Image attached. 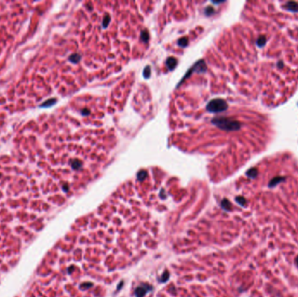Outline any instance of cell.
Returning a JSON list of instances; mask_svg holds the SVG:
<instances>
[{"label":"cell","instance_id":"1","mask_svg":"<svg viewBox=\"0 0 298 297\" xmlns=\"http://www.w3.org/2000/svg\"><path fill=\"white\" fill-rule=\"evenodd\" d=\"M213 123L225 131H237L241 128V124L237 120L227 118H216Z\"/></svg>","mask_w":298,"mask_h":297},{"label":"cell","instance_id":"2","mask_svg":"<svg viewBox=\"0 0 298 297\" xmlns=\"http://www.w3.org/2000/svg\"><path fill=\"white\" fill-rule=\"evenodd\" d=\"M227 108V105L225 100L221 99H216L212 100L211 102L208 104L207 109L208 111L212 112V113H221L225 111Z\"/></svg>","mask_w":298,"mask_h":297},{"label":"cell","instance_id":"3","mask_svg":"<svg viewBox=\"0 0 298 297\" xmlns=\"http://www.w3.org/2000/svg\"><path fill=\"white\" fill-rule=\"evenodd\" d=\"M283 8L292 12H298V4L297 2H288Z\"/></svg>","mask_w":298,"mask_h":297},{"label":"cell","instance_id":"4","mask_svg":"<svg viewBox=\"0 0 298 297\" xmlns=\"http://www.w3.org/2000/svg\"><path fill=\"white\" fill-rule=\"evenodd\" d=\"M285 180V178L284 177H281V176H278V177H275L274 179H272L269 183H268V187H275L276 186H277L279 183L282 182Z\"/></svg>","mask_w":298,"mask_h":297},{"label":"cell","instance_id":"5","mask_svg":"<svg viewBox=\"0 0 298 297\" xmlns=\"http://www.w3.org/2000/svg\"><path fill=\"white\" fill-rule=\"evenodd\" d=\"M148 289H149V287H147L146 288H145L143 286H142V287H138L137 290H136V295H137V296L138 297L143 296L148 291Z\"/></svg>","mask_w":298,"mask_h":297},{"label":"cell","instance_id":"6","mask_svg":"<svg viewBox=\"0 0 298 297\" xmlns=\"http://www.w3.org/2000/svg\"><path fill=\"white\" fill-rule=\"evenodd\" d=\"M257 174H258V172H257L256 168H251L247 172V176L251 179H255L257 176Z\"/></svg>","mask_w":298,"mask_h":297},{"label":"cell","instance_id":"7","mask_svg":"<svg viewBox=\"0 0 298 297\" xmlns=\"http://www.w3.org/2000/svg\"><path fill=\"white\" fill-rule=\"evenodd\" d=\"M256 43L259 47H262V46H264L265 44H266V38H265L264 36H260V37L258 38V39H257Z\"/></svg>","mask_w":298,"mask_h":297},{"label":"cell","instance_id":"8","mask_svg":"<svg viewBox=\"0 0 298 297\" xmlns=\"http://www.w3.org/2000/svg\"><path fill=\"white\" fill-rule=\"evenodd\" d=\"M236 201L238 204H240L241 206H245L247 201H246V199L244 197H242V196H239V197H236Z\"/></svg>","mask_w":298,"mask_h":297},{"label":"cell","instance_id":"9","mask_svg":"<svg viewBox=\"0 0 298 297\" xmlns=\"http://www.w3.org/2000/svg\"><path fill=\"white\" fill-rule=\"evenodd\" d=\"M221 205L223 206V208H225L226 210H229V209L231 208V204H230V202H229L228 200H224L222 201Z\"/></svg>","mask_w":298,"mask_h":297},{"label":"cell","instance_id":"10","mask_svg":"<svg viewBox=\"0 0 298 297\" xmlns=\"http://www.w3.org/2000/svg\"><path fill=\"white\" fill-rule=\"evenodd\" d=\"M295 264H296V266L298 267V256H297L296 259H295Z\"/></svg>","mask_w":298,"mask_h":297},{"label":"cell","instance_id":"11","mask_svg":"<svg viewBox=\"0 0 298 297\" xmlns=\"http://www.w3.org/2000/svg\"><path fill=\"white\" fill-rule=\"evenodd\" d=\"M278 65H279V67H280V68H282V67L283 66V64H282V61H280V62H279V63H278V64H277V66H278Z\"/></svg>","mask_w":298,"mask_h":297}]
</instances>
